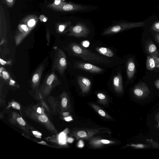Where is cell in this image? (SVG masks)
I'll return each mask as SVG.
<instances>
[{
	"mask_svg": "<svg viewBox=\"0 0 159 159\" xmlns=\"http://www.w3.org/2000/svg\"><path fill=\"white\" fill-rule=\"evenodd\" d=\"M70 48L75 55L84 61L97 63H108L111 62L108 58L93 53L78 43H72Z\"/></svg>",
	"mask_w": 159,
	"mask_h": 159,
	"instance_id": "1",
	"label": "cell"
},
{
	"mask_svg": "<svg viewBox=\"0 0 159 159\" xmlns=\"http://www.w3.org/2000/svg\"><path fill=\"white\" fill-rule=\"evenodd\" d=\"M145 24L144 21L137 22H124L113 25L107 28L102 33L107 35L119 33L127 30L141 27Z\"/></svg>",
	"mask_w": 159,
	"mask_h": 159,
	"instance_id": "2",
	"label": "cell"
},
{
	"mask_svg": "<svg viewBox=\"0 0 159 159\" xmlns=\"http://www.w3.org/2000/svg\"><path fill=\"white\" fill-rule=\"evenodd\" d=\"M53 70H57L63 76L67 67L66 56L64 52L61 49L56 52L52 65Z\"/></svg>",
	"mask_w": 159,
	"mask_h": 159,
	"instance_id": "3",
	"label": "cell"
},
{
	"mask_svg": "<svg viewBox=\"0 0 159 159\" xmlns=\"http://www.w3.org/2000/svg\"><path fill=\"white\" fill-rule=\"evenodd\" d=\"M107 129L105 128L77 129L74 135L77 139H87L99 133L106 132H108V130Z\"/></svg>",
	"mask_w": 159,
	"mask_h": 159,
	"instance_id": "4",
	"label": "cell"
},
{
	"mask_svg": "<svg viewBox=\"0 0 159 159\" xmlns=\"http://www.w3.org/2000/svg\"><path fill=\"white\" fill-rule=\"evenodd\" d=\"M68 35L77 38L86 37L89 33V29L84 24L77 23L75 25L70 27Z\"/></svg>",
	"mask_w": 159,
	"mask_h": 159,
	"instance_id": "5",
	"label": "cell"
},
{
	"mask_svg": "<svg viewBox=\"0 0 159 159\" xmlns=\"http://www.w3.org/2000/svg\"><path fill=\"white\" fill-rule=\"evenodd\" d=\"M50 8L58 11H70L84 10L87 7L79 4L63 2L59 5L53 6Z\"/></svg>",
	"mask_w": 159,
	"mask_h": 159,
	"instance_id": "6",
	"label": "cell"
},
{
	"mask_svg": "<svg viewBox=\"0 0 159 159\" xmlns=\"http://www.w3.org/2000/svg\"><path fill=\"white\" fill-rule=\"evenodd\" d=\"M18 32L15 36L16 43L18 45L24 38L32 30L24 23L19 24L18 25Z\"/></svg>",
	"mask_w": 159,
	"mask_h": 159,
	"instance_id": "7",
	"label": "cell"
},
{
	"mask_svg": "<svg viewBox=\"0 0 159 159\" xmlns=\"http://www.w3.org/2000/svg\"><path fill=\"white\" fill-rule=\"evenodd\" d=\"M134 95L139 98H142L147 96L149 93V89L144 83H141L136 85L133 90Z\"/></svg>",
	"mask_w": 159,
	"mask_h": 159,
	"instance_id": "8",
	"label": "cell"
},
{
	"mask_svg": "<svg viewBox=\"0 0 159 159\" xmlns=\"http://www.w3.org/2000/svg\"><path fill=\"white\" fill-rule=\"evenodd\" d=\"M76 66L78 69L94 73H99L103 71L101 68L88 63H78Z\"/></svg>",
	"mask_w": 159,
	"mask_h": 159,
	"instance_id": "9",
	"label": "cell"
},
{
	"mask_svg": "<svg viewBox=\"0 0 159 159\" xmlns=\"http://www.w3.org/2000/svg\"><path fill=\"white\" fill-rule=\"evenodd\" d=\"M77 81L82 92L86 93L89 90L91 82L88 78L82 76H79L77 78Z\"/></svg>",
	"mask_w": 159,
	"mask_h": 159,
	"instance_id": "10",
	"label": "cell"
},
{
	"mask_svg": "<svg viewBox=\"0 0 159 159\" xmlns=\"http://www.w3.org/2000/svg\"><path fill=\"white\" fill-rule=\"evenodd\" d=\"M44 68V64H42L39 66L33 74L31 81L32 85L33 87H35V86H38L40 82Z\"/></svg>",
	"mask_w": 159,
	"mask_h": 159,
	"instance_id": "11",
	"label": "cell"
},
{
	"mask_svg": "<svg viewBox=\"0 0 159 159\" xmlns=\"http://www.w3.org/2000/svg\"><path fill=\"white\" fill-rule=\"evenodd\" d=\"M113 85L115 90L118 93L123 91V86L122 76L120 73L115 75L113 80Z\"/></svg>",
	"mask_w": 159,
	"mask_h": 159,
	"instance_id": "12",
	"label": "cell"
},
{
	"mask_svg": "<svg viewBox=\"0 0 159 159\" xmlns=\"http://www.w3.org/2000/svg\"><path fill=\"white\" fill-rule=\"evenodd\" d=\"M38 21V18L35 15H30L24 18L22 22L26 25L32 30L35 27Z\"/></svg>",
	"mask_w": 159,
	"mask_h": 159,
	"instance_id": "13",
	"label": "cell"
},
{
	"mask_svg": "<svg viewBox=\"0 0 159 159\" xmlns=\"http://www.w3.org/2000/svg\"><path fill=\"white\" fill-rule=\"evenodd\" d=\"M127 75L129 79H131L134 76L135 71V66L134 60L129 59L127 64Z\"/></svg>",
	"mask_w": 159,
	"mask_h": 159,
	"instance_id": "14",
	"label": "cell"
},
{
	"mask_svg": "<svg viewBox=\"0 0 159 159\" xmlns=\"http://www.w3.org/2000/svg\"><path fill=\"white\" fill-rule=\"evenodd\" d=\"M115 141L106 139H93L90 141V144L93 146L98 147L105 145L115 143Z\"/></svg>",
	"mask_w": 159,
	"mask_h": 159,
	"instance_id": "15",
	"label": "cell"
},
{
	"mask_svg": "<svg viewBox=\"0 0 159 159\" xmlns=\"http://www.w3.org/2000/svg\"><path fill=\"white\" fill-rule=\"evenodd\" d=\"M95 49L98 52L106 56L112 57L114 56V53L110 49L105 47H97Z\"/></svg>",
	"mask_w": 159,
	"mask_h": 159,
	"instance_id": "16",
	"label": "cell"
},
{
	"mask_svg": "<svg viewBox=\"0 0 159 159\" xmlns=\"http://www.w3.org/2000/svg\"><path fill=\"white\" fill-rule=\"evenodd\" d=\"M147 52L150 55L156 57L158 56V52L156 45L152 42L148 43L146 48Z\"/></svg>",
	"mask_w": 159,
	"mask_h": 159,
	"instance_id": "17",
	"label": "cell"
},
{
	"mask_svg": "<svg viewBox=\"0 0 159 159\" xmlns=\"http://www.w3.org/2000/svg\"><path fill=\"white\" fill-rule=\"evenodd\" d=\"M71 21L58 23L56 25V30L57 33H62L66 28L71 24Z\"/></svg>",
	"mask_w": 159,
	"mask_h": 159,
	"instance_id": "18",
	"label": "cell"
},
{
	"mask_svg": "<svg viewBox=\"0 0 159 159\" xmlns=\"http://www.w3.org/2000/svg\"><path fill=\"white\" fill-rule=\"evenodd\" d=\"M155 67V61L154 59L151 56H148L146 61L147 69L149 70H153Z\"/></svg>",
	"mask_w": 159,
	"mask_h": 159,
	"instance_id": "19",
	"label": "cell"
},
{
	"mask_svg": "<svg viewBox=\"0 0 159 159\" xmlns=\"http://www.w3.org/2000/svg\"><path fill=\"white\" fill-rule=\"evenodd\" d=\"M92 107L98 113V114L101 116L106 118L111 119V117L107 115L102 110L100 109L98 106L94 105V104H91Z\"/></svg>",
	"mask_w": 159,
	"mask_h": 159,
	"instance_id": "20",
	"label": "cell"
},
{
	"mask_svg": "<svg viewBox=\"0 0 159 159\" xmlns=\"http://www.w3.org/2000/svg\"><path fill=\"white\" fill-rule=\"evenodd\" d=\"M0 73L3 78L6 81H9V80L11 81V80L10 78V76L8 73L3 68H0Z\"/></svg>",
	"mask_w": 159,
	"mask_h": 159,
	"instance_id": "21",
	"label": "cell"
},
{
	"mask_svg": "<svg viewBox=\"0 0 159 159\" xmlns=\"http://www.w3.org/2000/svg\"><path fill=\"white\" fill-rule=\"evenodd\" d=\"M152 29L153 30L159 33V21H157L153 23L152 26Z\"/></svg>",
	"mask_w": 159,
	"mask_h": 159,
	"instance_id": "22",
	"label": "cell"
},
{
	"mask_svg": "<svg viewBox=\"0 0 159 159\" xmlns=\"http://www.w3.org/2000/svg\"><path fill=\"white\" fill-rule=\"evenodd\" d=\"M130 146L136 148L143 149L148 147V146L143 144H131Z\"/></svg>",
	"mask_w": 159,
	"mask_h": 159,
	"instance_id": "23",
	"label": "cell"
},
{
	"mask_svg": "<svg viewBox=\"0 0 159 159\" xmlns=\"http://www.w3.org/2000/svg\"><path fill=\"white\" fill-rule=\"evenodd\" d=\"M146 141L147 142L152 145L153 147L155 148H159V144L154 141L152 139H147Z\"/></svg>",
	"mask_w": 159,
	"mask_h": 159,
	"instance_id": "24",
	"label": "cell"
},
{
	"mask_svg": "<svg viewBox=\"0 0 159 159\" xmlns=\"http://www.w3.org/2000/svg\"><path fill=\"white\" fill-rule=\"evenodd\" d=\"M38 119L39 120L43 122H46L48 120V117L44 115L39 116L38 117Z\"/></svg>",
	"mask_w": 159,
	"mask_h": 159,
	"instance_id": "25",
	"label": "cell"
},
{
	"mask_svg": "<svg viewBox=\"0 0 159 159\" xmlns=\"http://www.w3.org/2000/svg\"><path fill=\"white\" fill-rule=\"evenodd\" d=\"M7 5L9 7H11L13 5L15 0H4Z\"/></svg>",
	"mask_w": 159,
	"mask_h": 159,
	"instance_id": "26",
	"label": "cell"
},
{
	"mask_svg": "<svg viewBox=\"0 0 159 159\" xmlns=\"http://www.w3.org/2000/svg\"><path fill=\"white\" fill-rule=\"evenodd\" d=\"M12 107L14 109L19 110L20 109V106L19 104L16 102H13L11 103Z\"/></svg>",
	"mask_w": 159,
	"mask_h": 159,
	"instance_id": "27",
	"label": "cell"
},
{
	"mask_svg": "<svg viewBox=\"0 0 159 159\" xmlns=\"http://www.w3.org/2000/svg\"><path fill=\"white\" fill-rule=\"evenodd\" d=\"M39 19L40 20L43 22H46L48 20V17L44 15H41L39 17Z\"/></svg>",
	"mask_w": 159,
	"mask_h": 159,
	"instance_id": "28",
	"label": "cell"
},
{
	"mask_svg": "<svg viewBox=\"0 0 159 159\" xmlns=\"http://www.w3.org/2000/svg\"><path fill=\"white\" fill-rule=\"evenodd\" d=\"M67 99L65 98H63L61 101V105L63 107H66L67 105Z\"/></svg>",
	"mask_w": 159,
	"mask_h": 159,
	"instance_id": "29",
	"label": "cell"
},
{
	"mask_svg": "<svg viewBox=\"0 0 159 159\" xmlns=\"http://www.w3.org/2000/svg\"><path fill=\"white\" fill-rule=\"evenodd\" d=\"M17 122L20 125L24 126L25 125V122L21 117H18L17 119Z\"/></svg>",
	"mask_w": 159,
	"mask_h": 159,
	"instance_id": "30",
	"label": "cell"
},
{
	"mask_svg": "<svg viewBox=\"0 0 159 159\" xmlns=\"http://www.w3.org/2000/svg\"><path fill=\"white\" fill-rule=\"evenodd\" d=\"M97 97L98 98L101 100H104L106 99V96L102 93H99L97 94Z\"/></svg>",
	"mask_w": 159,
	"mask_h": 159,
	"instance_id": "31",
	"label": "cell"
},
{
	"mask_svg": "<svg viewBox=\"0 0 159 159\" xmlns=\"http://www.w3.org/2000/svg\"><path fill=\"white\" fill-rule=\"evenodd\" d=\"M89 42L88 40L83 41L81 43V44L82 46L86 48L88 47L89 45Z\"/></svg>",
	"mask_w": 159,
	"mask_h": 159,
	"instance_id": "32",
	"label": "cell"
},
{
	"mask_svg": "<svg viewBox=\"0 0 159 159\" xmlns=\"http://www.w3.org/2000/svg\"><path fill=\"white\" fill-rule=\"evenodd\" d=\"M77 147L79 148H82L84 146V143L82 140H80L78 143Z\"/></svg>",
	"mask_w": 159,
	"mask_h": 159,
	"instance_id": "33",
	"label": "cell"
},
{
	"mask_svg": "<svg viewBox=\"0 0 159 159\" xmlns=\"http://www.w3.org/2000/svg\"><path fill=\"white\" fill-rule=\"evenodd\" d=\"M155 119L157 123V126L159 128V112L157 113L155 116Z\"/></svg>",
	"mask_w": 159,
	"mask_h": 159,
	"instance_id": "34",
	"label": "cell"
},
{
	"mask_svg": "<svg viewBox=\"0 0 159 159\" xmlns=\"http://www.w3.org/2000/svg\"><path fill=\"white\" fill-rule=\"evenodd\" d=\"M65 135L64 132L61 133L59 135V138L60 140H65Z\"/></svg>",
	"mask_w": 159,
	"mask_h": 159,
	"instance_id": "35",
	"label": "cell"
},
{
	"mask_svg": "<svg viewBox=\"0 0 159 159\" xmlns=\"http://www.w3.org/2000/svg\"><path fill=\"white\" fill-rule=\"evenodd\" d=\"M155 85L156 88L159 89V79L155 81Z\"/></svg>",
	"mask_w": 159,
	"mask_h": 159,
	"instance_id": "36",
	"label": "cell"
},
{
	"mask_svg": "<svg viewBox=\"0 0 159 159\" xmlns=\"http://www.w3.org/2000/svg\"><path fill=\"white\" fill-rule=\"evenodd\" d=\"M155 39L156 41L159 43V34L156 33L155 34Z\"/></svg>",
	"mask_w": 159,
	"mask_h": 159,
	"instance_id": "37",
	"label": "cell"
},
{
	"mask_svg": "<svg viewBox=\"0 0 159 159\" xmlns=\"http://www.w3.org/2000/svg\"><path fill=\"white\" fill-rule=\"evenodd\" d=\"M66 141L65 140H60L59 141V144L61 145H62L65 143Z\"/></svg>",
	"mask_w": 159,
	"mask_h": 159,
	"instance_id": "38",
	"label": "cell"
},
{
	"mask_svg": "<svg viewBox=\"0 0 159 159\" xmlns=\"http://www.w3.org/2000/svg\"><path fill=\"white\" fill-rule=\"evenodd\" d=\"M64 120L67 121H69L72 120V119L71 116H68L67 117H65L64 118Z\"/></svg>",
	"mask_w": 159,
	"mask_h": 159,
	"instance_id": "39",
	"label": "cell"
},
{
	"mask_svg": "<svg viewBox=\"0 0 159 159\" xmlns=\"http://www.w3.org/2000/svg\"><path fill=\"white\" fill-rule=\"evenodd\" d=\"M0 63L2 65H4L6 64H8V62H7L6 61H4L1 58H0Z\"/></svg>",
	"mask_w": 159,
	"mask_h": 159,
	"instance_id": "40",
	"label": "cell"
},
{
	"mask_svg": "<svg viewBox=\"0 0 159 159\" xmlns=\"http://www.w3.org/2000/svg\"><path fill=\"white\" fill-rule=\"evenodd\" d=\"M47 38L48 40V41H49V33L48 30L47 31Z\"/></svg>",
	"mask_w": 159,
	"mask_h": 159,
	"instance_id": "41",
	"label": "cell"
},
{
	"mask_svg": "<svg viewBox=\"0 0 159 159\" xmlns=\"http://www.w3.org/2000/svg\"><path fill=\"white\" fill-rule=\"evenodd\" d=\"M74 141V139L71 138H69L68 139L67 141L68 142L70 143H72Z\"/></svg>",
	"mask_w": 159,
	"mask_h": 159,
	"instance_id": "42",
	"label": "cell"
},
{
	"mask_svg": "<svg viewBox=\"0 0 159 159\" xmlns=\"http://www.w3.org/2000/svg\"><path fill=\"white\" fill-rule=\"evenodd\" d=\"M33 133L34 134H37L40 136L41 135V134L40 133L36 131H33Z\"/></svg>",
	"mask_w": 159,
	"mask_h": 159,
	"instance_id": "43",
	"label": "cell"
},
{
	"mask_svg": "<svg viewBox=\"0 0 159 159\" xmlns=\"http://www.w3.org/2000/svg\"><path fill=\"white\" fill-rule=\"evenodd\" d=\"M37 112L39 113H41L42 111L41 108L40 107H39L37 110Z\"/></svg>",
	"mask_w": 159,
	"mask_h": 159,
	"instance_id": "44",
	"label": "cell"
},
{
	"mask_svg": "<svg viewBox=\"0 0 159 159\" xmlns=\"http://www.w3.org/2000/svg\"><path fill=\"white\" fill-rule=\"evenodd\" d=\"M38 143L40 144L47 145L46 143L43 141H42L41 142H38Z\"/></svg>",
	"mask_w": 159,
	"mask_h": 159,
	"instance_id": "45",
	"label": "cell"
},
{
	"mask_svg": "<svg viewBox=\"0 0 159 159\" xmlns=\"http://www.w3.org/2000/svg\"><path fill=\"white\" fill-rule=\"evenodd\" d=\"M63 115L64 117H66L68 115L69 113L68 112H66L63 113Z\"/></svg>",
	"mask_w": 159,
	"mask_h": 159,
	"instance_id": "46",
	"label": "cell"
},
{
	"mask_svg": "<svg viewBox=\"0 0 159 159\" xmlns=\"http://www.w3.org/2000/svg\"><path fill=\"white\" fill-rule=\"evenodd\" d=\"M34 135L37 138H41L40 135H37V134H34Z\"/></svg>",
	"mask_w": 159,
	"mask_h": 159,
	"instance_id": "47",
	"label": "cell"
},
{
	"mask_svg": "<svg viewBox=\"0 0 159 159\" xmlns=\"http://www.w3.org/2000/svg\"></svg>",
	"mask_w": 159,
	"mask_h": 159,
	"instance_id": "48",
	"label": "cell"
}]
</instances>
